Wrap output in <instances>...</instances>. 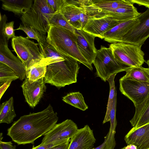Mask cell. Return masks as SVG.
<instances>
[{
	"label": "cell",
	"instance_id": "1",
	"mask_svg": "<svg viewBox=\"0 0 149 149\" xmlns=\"http://www.w3.org/2000/svg\"><path fill=\"white\" fill-rule=\"evenodd\" d=\"M57 113L49 104L45 109L21 116L7 130V135L18 145L33 144L56 124Z\"/></svg>",
	"mask_w": 149,
	"mask_h": 149
},
{
	"label": "cell",
	"instance_id": "2",
	"mask_svg": "<svg viewBox=\"0 0 149 149\" xmlns=\"http://www.w3.org/2000/svg\"><path fill=\"white\" fill-rule=\"evenodd\" d=\"M47 33V42L60 54L64 57L65 56L71 57L93 70L92 65L88 63L77 47L75 33L63 28L51 25Z\"/></svg>",
	"mask_w": 149,
	"mask_h": 149
},
{
	"label": "cell",
	"instance_id": "3",
	"mask_svg": "<svg viewBox=\"0 0 149 149\" xmlns=\"http://www.w3.org/2000/svg\"><path fill=\"white\" fill-rule=\"evenodd\" d=\"M54 13L46 0H34L31 9L21 16L20 20L22 24L32 27L42 35L46 36L50 20Z\"/></svg>",
	"mask_w": 149,
	"mask_h": 149
},
{
	"label": "cell",
	"instance_id": "4",
	"mask_svg": "<svg viewBox=\"0 0 149 149\" xmlns=\"http://www.w3.org/2000/svg\"><path fill=\"white\" fill-rule=\"evenodd\" d=\"M96 69V74L106 82L112 75L125 71L130 68L117 61L114 58L111 49L101 46L97 50L93 63Z\"/></svg>",
	"mask_w": 149,
	"mask_h": 149
},
{
	"label": "cell",
	"instance_id": "5",
	"mask_svg": "<svg viewBox=\"0 0 149 149\" xmlns=\"http://www.w3.org/2000/svg\"><path fill=\"white\" fill-rule=\"evenodd\" d=\"M11 42L13 51L25 65L26 70L44 58L38 44L26 37L16 36L12 39Z\"/></svg>",
	"mask_w": 149,
	"mask_h": 149
},
{
	"label": "cell",
	"instance_id": "6",
	"mask_svg": "<svg viewBox=\"0 0 149 149\" xmlns=\"http://www.w3.org/2000/svg\"><path fill=\"white\" fill-rule=\"evenodd\" d=\"M142 45L124 42L111 43L109 46L114 58L130 67L142 66L145 62Z\"/></svg>",
	"mask_w": 149,
	"mask_h": 149
},
{
	"label": "cell",
	"instance_id": "7",
	"mask_svg": "<svg viewBox=\"0 0 149 149\" xmlns=\"http://www.w3.org/2000/svg\"><path fill=\"white\" fill-rule=\"evenodd\" d=\"M121 93L133 103L134 106L142 103L149 95V82L124 77L119 80Z\"/></svg>",
	"mask_w": 149,
	"mask_h": 149
},
{
	"label": "cell",
	"instance_id": "8",
	"mask_svg": "<svg viewBox=\"0 0 149 149\" xmlns=\"http://www.w3.org/2000/svg\"><path fill=\"white\" fill-rule=\"evenodd\" d=\"M77 124L67 119L56 124L44 135L41 144H47L57 141L66 142L70 140L78 130Z\"/></svg>",
	"mask_w": 149,
	"mask_h": 149
},
{
	"label": "cell",
	"instance_id": "9",
	"mask_svg": "<svg viewBox=\"0 0 149 149\" xmlns=\"http://www.w3.org/2000/svg\"><path fill=\"white\" fill-rule=\"evenodd\" d=\"M0 62L10 68L20 80L22 81L26 77V67L9 48L8 40L3 30L0 31Z\"/></svg>",
	"mask_w": 149,
	"mask_h": 149
},
{
	"label": "cell",
	"instance_id": "10",
	"mask_svg": "<svg viewBox=\"0 0 149 149\" xmlns=\"http://www.w3.org/2000/svg\"><path fill=\"white\" fill-rule=\"evenodd\" d=\"M137 18L139 23L126 34L121 42L142 45L149 37V8Z\"/></svg>",
	"mask_w": 149,
	"mask_h": 149
},
{
	"label": "cell",
	"instance_id": "11",
	"mask_svg": "<svg viewBox=\"0 0 149 149\" xmlns=\"http://www.w3.org/2000/svg\"><path fill=\"white\" fill-rule=\"evenodd\" d=\"M124 21L109 16L97 18H92L88 19L82 29L96 37L103 39L102 36L103 34L119 23Z\"/></svg>",
	"mask_w": 149,
	"mask_h": 149
},
{
	"label": "cell",
	"instance_id": "12",
	"mask_svg": "<svg viewBox=\"0 0 149 149\" xmlns=\"http://www.w3.org/2000/svg\"><path fill=\"white\" fill-rule=\"evenodd\" d=\"M21 87L26 102L32 108L38 104L47 88L44 78L31 83L26 77Z\"/></svg>",
	"mask_w": 149,
	"mask_h": 149
},
{
	"label": "cell",
	"instance_id": "13",
	"mask_svg": "<svg viewBox=\"0 0 149 149\" xmlns=\"http://www.w3.org/2000/svg\"><path fill=\"white\" fill-rule=\"evenodd\" d=\"M77 47L83 57L90 65H92L97 54V50L95 47L94 41L96 37L82 29H75Z\"/></svg>",
	"mask_w": 149,
	"mask_h": 149
},
{
	"label": "cell",
	"instance_id": "14",
	"mask_svg": "<svg viewBox=\"0 0 149 149\" xmlns=\"http://www.w3.org/2000/svg\"><path fill=\"white\" fill-rule=\"evenodd\" d=\"M96 141L93 130L87 125L71 138L68 149H92Z\"/></svg>",
	"mask_w": 149,
	"mask_h": 149
},
{
	"label": "cell",
	"instance_id": "15",
	"mask_svg": "<svg viewBox=\"0 0 149 149\" xmlns=\"http://www.w3.org/2000/svg\"><path fill=\"white\" fill-rule=\"evenodd\" d=\"M127 145H133L137 149L149 148V123L138 128H133L124 137Z\"/></svg>",
	"mask_w": 149,
	"mask_h": 149
},
{
	"label": "cell",
	"instance_id": "16",
	"mask_svg": "<svg viewBox=\"0 0 149 149\" xmlns=\"http://www.w3.org/2000/svg\"><path fill=\"white\" fill-rule=\"evenodd\" d=\"M139 23L137 18L123 21L103 34V39L105 41L111 43L121 42L126 34Z\"/></svg>",
	"mask_w": 149,
	"mask_h": 149
},
{
	"label": "cell",
	"instance_id": "17",
	"mask_svg": "<svg viewBox=\"0 0 149 149\" xmlns=\"http://www.w3.org/2000/svg\"><path fill=\"white\" fill-rule=\"evenodd\" d=\"M96 16L97 18L105 16H112L123 20H128L136 18L141 14L134 6L125 8L108 10H100L95 6Z\"/></svg>",
	"mask_w": 149,
	"mask_h": 149
},
{
	"label": "cell",
	"instance_id": "18",
	"mask_svg": "<svg viewBox=\"0 0 149 149\" xmlns=\"http://www.w3.org/2000/svg\"><path fill=\"white\" fill-rule=\"evenodd\" d=\"M81 11L77 0H66L65 3L60 11L70 24L75 29H82L80 15Z\"/></svg>",
	"mask_w": 149,
	"mask_h": 149
},
{
	"label": "cell",
	"instance_id": "19",
	"mask_svg": "<svg viewBox=\"0 0 149 149\" xmlns=\"http://www.w3.org/2000/svg\"><path fill=\"white\" fill-rule=\"evenodd\" d=\"M2 2L1 8L4 10L11 12L15 15L22 16L32 7L33 0H0Z\"/></svg>",
	"mask_w": 149,
	"mask_h": 149
},
{
	"label": "cell",
	"instance_id": "20",
	"mask_svg": "<svg viewBox=\"0 0 149 149\" xmlns=\"http://www.w3.org/2000/svg\"><path fill=\"white\" fill-rule=\"evenodd\" d=\"M134 107L135 113L130 120L132 126L138 128L149 123V95L142 103Z\"/></svg>",
	"mask_w": 149,
	"mask_h": 149
},
{
	"label": "cell",
	"instance_id": "21",
	"mask_svg": "<svg viewBox=\"0 0 149 149\" xmlns=\"http://www.w3.org/2000/svg\"><path fill=\"white\" fill-rule=\"evenodd\" d=\"M116 94L115 96L113 105L110 112V125L109 131L105 137L106 138V145L107 149H114L116 146L115 135L117 124L116 118Z\"/></svg>",
	"mask_w": 149,
	"mask_h": 149
},
{
	"label": "cell",
	"instance_id": "22",
	"mask_svg": "<svg viewBox=\"0 0 149 149\" xmlns=\"http://www.w3.org/2000/svg\"><path fill=\"white\" fill-rule=\"evenodd\" d=\"M94 5L102 10L125 8L134 6L130 0H92Z\"/></svg>",
	"mask_w": 149,
	"mask_h": 149
},
{
	"label": "cell",
	"instance_id": "23",
	"mask_svg": "<svg viewBox=\"0 0 149 149\" xmlns=\"http://www.w3.org/2000/svg\"><path fill=\"white\" fill-rule=\"evenodd\" d=\"M14 99L11 97L3 102L0 106V123L10 124L16 116L14 106Z\"/></svg>",
	"mask_w": 149,
	"mask_h": 149
},
{
	"label": "cell",
	"instance_id": "24",
	"mask_svg": "<svg viewBox=\"0 0 149 149\" xmlns=\"http://www.w3.org/2000/svg\"><path fill=\"white\" fill-rule=\"evenodd\" d=\"M124 77L136 81L149 82V68L142 66L130 67L127 69Z\"/></svg>",
	"mask_w": 149,
	"mask_h": 149
},
{
	"label": "cell",
	"instance_id": "25",
	"mask_svg": "<svg viewBox=\"0 0 149 149\" xmlns=\"http://www.w3.org/2000/svg\"><path fill=\"white\" fill-rule=\"evenodd\" d=\"M62 100L65 103L84 111L88 108L86 104L82 94L79 92L70 93L62 98Z\"/></svg>",
	"mask_w": 149,
	"mask_h": 149
},
{
	"label": "cell",
	"instance_id": "26",
	"mask_svg": "<svg viewBox=\"0 0 149 149\" xmlns=\"http://www.w3.org/2000/svg\"><path fill=\"white\" fill-rule=\"evenodd\" d=\"M46 71V66L40 62L26 70V77L31 83L44 78Z\"/></svg>",
	"mask_w": 149,
	"mask_h": 149
},
{
	"label": "cell",
	"instance_id": "27",
	"mask_svg": "<svg viewBox=\"0 0 149 149\" xmlns=\"http://www.w3.org/2000/svg\"><path fill=\"white\" fill-rule=\"evenodd\" d=\"M116 74L112 75L107 79L109 84L110 92L107 105L106 112L103 122V124L110 121V112L111 109L115 96L116 94L114 81V79Z\"/></svg>",
	"mask_w": 149,
	"mask_h": 149
},
{
	"label": "cell",
	"instance_id": "28",
	"mask_svg": "<svg viewBox=\"0 0 149 149\" xmlns=\"http://www.w3.org/2000/svg\"><path fill=\"white\" fill-rule=\"evenodd\" d=\"M49 25L59 26L75 33V29L70 24L63 15L60 12L54 14L50 20Z\"/></svg>",
	"mask_w": 149,
	"mask_h": 149
},
{
	"label": "cell",
	"instance_id": "29",
	"mask_svg": "<svg viewBox=\"0 0 149 149\" xmlns=\"http://www.w3.org/2000/svg\"><path fill=\"white\" fill-rule=\"evenodd\" d=\"M18 79L19 77L10 68L0 62V86L8 81H13Z\"/></svg>",
	"mask_w": 149,
	"mask_h": 149
},
{
	"label": "cell",
	"instance_id": "30",
	"mask_svg": "<svg viewBox=\"0 0 149 149\" xmlns=\"http://www.w3.org/2000/svg\"><path fill=\"white\" fill-rule=\"evenodd\" d=\"M15 30L23 31L27 36L26 37L27 38L33 39L37 40L38 42L40 41L44 36L33 27L22 24H20L19 27Z\"/></svg>",
	"mask_w": 149,
	"mask_h": 149
},
{
	"label": "cell",
	"instance_id": "31",
	"mask_svg": "<svg viewBox=\"0 0 149 149\" xmlns=\"http://www.w3.org/2000/svg\"><path fill=\"white\" fill-rule=\"evenodd\" d=\"M49 7L54 13L60 12L64 6L66 0H46Z\"/></svg>",
	"mask_w": 149,
	"mask_h": 149
},
{
	"label": "cell",
	"instance_id": "32",
	"mask_svg": "<svg viewBox=\"0 0 149 149\" xmlns=\"http://www.w3.org/2000/svg\"><path fill=\"white\" fill-rule=\"evenodd\" d=\"M14 21H13L6 23L4 26V33L8 40L16 36L14 29Z\"/></svg>",
	"mask_w": 149,
	"mask_h": 149
},
{
	"label": "cell",
	"instance_id": "33",
	"mask_svg": "<svg viewBox=\"0 0 149 149\" xmlns=\"http://www.w3.org/2000/svg\"><path fill=\"white\" fill-rule=\"evenodd\" d=\"M66 142L57 141L47 144L42 145L40 144L38 146L33 147L31 149H49L56 146L64 143Z\"/></svg>",
	"mask_w": 149,
	"mask_h": 149
},
{
	"label": "cell",
	"instance_id": "34",
	"mask_svg": "<svg viewBox=\"0 0 149 149\" xmlns=\"http://www.w3.org/2000/svg\"><path fill=\"white\" fill-rule=\"evenodd\" d=\"M79 6L81 9V11L80 15V19L81 25L82 29L87 23L88 19H89V17L84 9L80 6Z\"/></svg>",
	"mask_w": 149,
	"mask_h": 149
},
{
	"label": "cell",
	"instance_id": "35",
	"mask_svg": "<svg viewBox=\"0 0 149 149\" xmlns=\"http://www.w3.org/2000/svg\"><path fill=\"white\" fill-rule=\"evenodd\" d=\"M0 149H16V146L13 145L11 141H0Z\"/></svg>",
	"mask_w": 149,
	"mask_h": 149
},
{
	"label": "cell",
	"instance_id": "36",
	"mask_svg": "<svg viewBox=\"0 0 149 149\" xmlns=\"http://www.w3.org/2000/svg\"><path fill=\"white\" fill-rule=\"evenodd\" d=\"M12 80L4 82L0 87V100H1L2 97L4 93L10 86Z\"/></svg>",
	"mask_w": 149,
	"mask_h": 149
},
{
	"label": "cell",
	"instance_id": "37",
	"mask_svg": "<svg viewBox=\"0 0 149 149\" xmlns=\"http://www.w3.org/2000/svg\"><path fill=\"white\" fill-rule=\"evenodd\" d=\"M133 3H136L139 6H143L149 8V0H130Z\"/></svg>",
	"mask_w": 149,
	"mask_h": 149
},
{
	"label": "cell",
	"instance_id": "38",
	"mask_svg": "<svg viewBox=\"0 0 149 149\" xmlns=\"http://www.w3.org/2000/svg\"><path fill=\"white\" fill-rule=\"evenodd\" d=\"M70 141L49 149H68Z\"/></svg>",
	"mask_w": 149,
	"mask_h": 149
},
{
	"label": "cell",
	"instance_id": "39",
	"mask_svg": "<svg viewBox=\"0 0 149 149\" xmlns=\"http://www.w3.org/2000/svg\"><path fill=\"white\" fill-rule=\"evenodd\" d=\"M106 138L105 137L104 141L101 145L96 148H93L92 149H107L106 145Z\"/></svg>",
	"mask_w": 149,
	"mask_h": 149
},
{
	"label": "cell",
	"instance_id": "40",
	"mask_svg": "<svg viewBox=\"0 0 149 149\" xmlns=\"http://www.w3.org/2000/svg\"><path fill=\"white\" fill-rule=\"evenodd\" d=\"M124 149H137L136 146L133 145H127L126 146L124 147Z\"/></svg>",
	"mask_w": 149,
	"mask_h": 149
},
{
	"label": "cell",
	"instance_id": "41",
	"mask_svg": "<svg viewBox=\"0 0 149 149\" xmlns=\"http://www.w3.org/2000/svg\"><path fill=\"white\" fill-rule=\"evenodd\" d=\"M3 133H1L0 134V141H1L2 139L3 138Z\"/></svg>",
	"mask_w": 149,
	"mask_h": 149
},
{
	"label": "cell",
	"instance_id": "42",
	"mask_svg": "<svg viewBox=\"0 0 149 149\" xmlns=\"http://www.w3.org/2000/svg\"><path fill=\"white\" fill-rule=\"evenodd\" d=\"M146 63L148 65V68H149V60H147Z\"/></svg>",
	"mask_w": 149,
	"mask_h": 149
},
{
	"label": "cell",
	"instance_id": "43",
	"mask_svg": "<svg viewBox=\"0 0 149 149\" xmlns=\"http://www.w3.org/2000/svg\"><path fill=\"white\" fill-rule=\"evenodd\" d=\"M121 149H124V147H123V148H121Z\"/></svg>",
	"mask_w": 149,
	"mask_h": 149
},
{
	"label": "cell",
	"instance_id": "44",
	"mask_svg": "<svg viewBox=\"0 0 149 149\" xmlns=\"http://www.w3.org/2000/svg\"><path fill=\"white\" fill-rule=\"evenodd\" d=\"M149 149V148H148V149Z\"/></svg>",
	"mask_w": 149,
	"mask_h": 149
},
{
	"label": "cell",
	"instance_id": "45",
	"mask_svg": "<svg viewBox=\"0 0 149 149\" xmlns=\"http://www.w3.org/2000/svg\"></svg>",
	"mask_w": 149,
	"mask_h": 149
}]
</instances>
